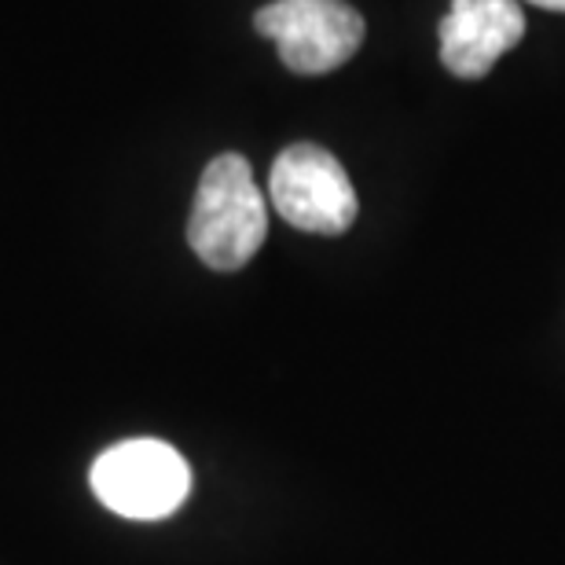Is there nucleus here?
<instances>
[{"mask_svg":"<svg viewBox=\"0 0 565 565\" xmlns=\"http://www.w3.org/2000/svg\"><path fill=\"white\" fill-rule=\"evenodd\" d=\"M268 235L265 195L243 154H217L202 169L191 202L188 243L213 273H239Z\"/></svg>","mask_w":565,"mask_h":565,"instance_id":"obj_1","label":"nucleus"},{"mask_svg":"<svg viewBox=\"0 0 565 565\" xmlns=\"http://www.w3.org/2000/svg\"><path fill=\"white\" fill-rule=\"evenodd\" d=\"M96 500L132 522H158L180 511L191 492V467L173 445L154 437L121 440L93 462Z\"/></svg>","mask_w":565,"mask_h":565,"instance_id":"obj_2","label":"nucleus"},{"mask_svg":"<svg viewBox=\"0 0 565 565\" xmlns=\"http://www.w3.org/2000/svg\"><path fill=\"white\" fill-rule=\"evenodd\" d=\"M294 74H331L364 44V19L345 0H273L254 15Z\"/></svg>","mask_w":565,"mask_h":565,"instance_id":"obj_3","label":"nucleus"},{"mask_svg":"<svg viewBox=\"0 0 565 565\" xmlns=\"http://www.w3.org/2000/svg\"><path fill=\"white\" fill-rule=\"evenodd\" d=\"M268 195L282 221L312 235L349 232L360 210L342 162L316 143H294L276 158Z\"/></svg>","mask_w":565,"mask_h":565,"instance_id":"obj_4","label":"nucleus"},{"mask_svg":"<svg viewBox=\"0 0 565 565\" xmlns=\"http://www.w3.org/2000/svg\"><path fill=\"white\" fill-rule=\"evenodd\" d=\"M525 33L518 0H451L440 19V63L462 82H478Z\"/></svg>","mask_w":565,"mask_h":565,"instance_id":"obj_5","label":"nucleus"},{"mask_svg":"<svg viewBox=\"0 0 565 565\" xmlns=\"http://www.w3.org/2000/svg\"><path fill=\"white\" fill-rule=\"evenodd\" d=\"M529 4L547 8V11H562V15H565V0H529Z\"/></svg>","mask_w":565,"mask_h":565,"instance_id":"obj_6","label":"nucleus"}]
</instances>
